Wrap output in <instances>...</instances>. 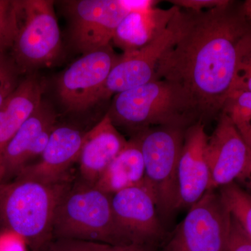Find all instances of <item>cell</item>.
<instances>
[{
	"label": "cell",
	"mask_w": 251,
	"mask_h": 251,
	"mask_svg": "<svg viewBox=\"0 0 251 251\" xmlns=\"http://www.w3.org/2000/svg\"><path fill=\"white\" fill-rule=\"evenodd\" d=\"M176 37L156 69V80L182 87L197 105L201 122L217 120L233 85L239 41L251 27L242 4L201 11L180 9Z\"/></svg>",
	"instance_id": "1"
},
{
	"label": "cell",
	"mask_w": 251,
	"mask_h": 251,
	"mask_svg": "<svg viewBox=\"0 0 251 251\" xmlns=\"http://www.w3.org/2000/svg\"><path fill=\"white\" fill-rule=\"evenodd\" d=\"M107 113L131 136L155 126L187 128L201 122L191 96L178 84L153 80L114 96Z\"/></svg>",
	"instance_id": "2"
},
{
	"label": "cell",
	"mask_w": 251,
	"mask_h": 251,
	"mask_svg": "<svg viewBox=\"0 0 251 251\" xmlns=\"http://www.w3.org/2000/svg\"><path fill=\"white\" fill-rule=\"evenodd\" d=\"M72 182L48 184L18 176L0 184V229L20 234L33 251L46 250L53 240L56 209Z\"/></svg>",
	"instance_id": "3"
},
{
	"label": "cell",
	"mask_w": 251,
	"mask_h": 251,
	"mask_svg": "<svg viewBox=\"0 0 251 251\" xmlns=\"http://www.w3.org/2000/svg\"><path fill=\"white\" fill-rule=\"evenodd\" d=\"M112 198L111 195L97 186L80 179L73 181L56 209L52 227L53 240L71 239L111 245L129 244L117 226Z\"/></svg>",
	"instance_id": "4"
},
{
	"label": "cell",
	"mask_w": 251,
	"mask_h": 251,
	"mask_svg": "<svg viewBox=\"0 0 251 251\" xmlns=\"http://www.w3.org/2000/svg\"><path fill=\"white\" fill-rule=\"evenodd\" d=\"M186 130L179 126H155L135 135L139 138L145 163L143 185L152 194L157 212L166 227L177 211L178 164Z\"/></svg>",
	"instance_id": "5"
},
{
	"label": "cell",
	"mask_w": 251,
	"mask_h": 251,
	"mask_svg": "<svg viewBox=\"0 0 251 251\" xmlns=\"http://www.w3.org/2000/svg\"><path fill=\"white\" fill-rule=\"evenodd\" d=\"M19 6L23 22L11 57L22 74L52 64L60 54L62 41L53 1H19Z\"/></svg>",
	"instance_id": "6"
},
{
	"label": "cell",
	"mask_w": 251,
	"mask_h": 251,
	"mask_svg": "<svg viewBox=\"0 0 251 251\" xmlns=\"http://www.w3.org/2000/svg\"><path fill=\"white\" fill-rule=\"evenodd\" d=\"M231 222L232 215L219 191H208L188 209L159 251H225Z\"/></svg>",
	"instance_id": "7"
},
{
	"label": "cell",
	"mask_w": 251,
	"mask_h": 251,
	"mask_svg": "<svg viewBox=\"0 0 251 251\" xmlns=\"http://www.w3.org/2000/svg\"><path fill=\"white\" fill-rule=\"evenodd\" d=\"M72 45L82 54L110 45L117 26L130 11L127 0L66 2Z\"/></svg>",
	"instance_id": "8"
},
{
	"label": "cell",
	"mask_w": 251,
	"mask_h": 251,
	"mask_svg": "<svg viewBox=\"0 0 251 251\" xmlns=\"http://www.w3.org/2000/svg\"><path fill=\"white\" fill-rule=\"evenodd\" d=\"M120 57L110 44L82 54L63 72L57 92L67 111L84 112L99 103L109 74Z\"/></svg>",
	"instance_id": "9"
},
{
	"label": "cell",
	"mask_w": 251,
	"mask_h": 251,
	"mask_svg": "<svg viewBox=\"0 0 251 251\" xmlns=\"http://www.w3.org/2000/svg\"><path fill=\"white\" fill-rule=\"evenodd\" d=\"M206 158L210 172L209 190L236 181L246 184L251 177V148L230 117L222 112L209 136Z\"/></svg>",
	"instance_id": "10"
},
{
	"label": "cell",
	"mask_w": 251,
	"mask_h": 251,
	"mask_svg": "<svg viewBox=\"0 0 251 251\" xmlns=\"http://www.w3.org/2000/svg\"><path fill=\"white\" fill-rule=\"evenodd\" d=\"M112 205L117 226L128 244L159 249L169 235L152 194L144 185L115 193Z\"/></svg>",
	"instance_id": "11"
},
{
	"label": "cell",
	"mask_w": 251,
	"mask_h": 251,
	"mask_svg": "<svg viewBox=\"0 0 251 251\" xmlns=\"http://www.w3.org/2000/svg\"><path fill=\"white\" fill-rule=\"evenodd\" d=\"M176 12L166 30L156 39L143 49L120 55L109 74L99 102L156 80L158 63L176 37Z\"/></svg>",
	"instance_id": "12"
},
{
	"label": "cell",
	"mask_w": 251,
	"mask_h": 251,
	"mask_svg": "<svg viewBox=\"0 0 251 251\" xmlns=\"http://www.w3.org/2000/svg\"><path fill=\"white\" fill-rule=\"evenodd\" d=\"M56 123L55 112L43 100L5 148L0 163V184L16 179L40 158Z\"/></svg>",
	"instance_id": "13"
},
{
	"label": "cell",
	"mask_w": 251,
	"mask_h": 251,
	"mask_svg": "<svg viewBox=\"0 0 251 251\" xmlns=\"http://www.w3.org/2000/svg\"><path fill=\"white\" fill-rule=\"evenodd\" d=\"M205 126L198 122L185 131L178 164L177 211L189 209L209 190L210 172L206 158L209 135Z\"/></svg>",
	"instance_id": "14"
},
{
	"label": "cell",
	"mask_w": 251,
	"mask_h": 251,
	"mask_svg": "<svg viewBox=\"0 0 251 251\" xmlns=\"http://www.w3.org/2000/svg\"><path fill=\"white\" fill-rule=\"evenodd\" d=\"M85 133L72 126H56L39 161L18 176L48 184L71 180L69 170L78 161Z\"/></svg>",
	"instance_id": "15"
},
{
	"label": "cell",
	"mask_w": 251,
	"mask_h": 251,
	"mask_svg": "<svg viewBox=\"0 0 251 251\" xmlns=\"http://www.w3.org/2000/svg\"><path fill=\"white\" fill-rule=\"evenodd\" d=\"M127 142L108 114H105L84 135L78 158L80 181L95 186L109 165L125 149Z\"/></svg>",
	"instance_id": "16"
},
{
	"label": "cell",
	"mask_w": 251,
	"mask_h": 251,
	"mask_svg": "<svg viewBox=\"0 0 251 251\" xmlns=\"http://www.w3.org/2000/svg\"><path fill=\"white\" fill-rule=\"evenodd\" d=\"M178 9L175 6L168 9L154 6L130 11L117 26L112 42L123 53L143 49L166 30Z\"/></svg>",
	"instance_id": "17"
},
{
	"label": "cell",
	"mask_w": 251,
	"mask_h": 251,
	"mask_svg": "<svg viewBox=\"0 0 251 251\" xmlns=\"http://www.w3.org/2000/svg\"><path fill=\"white\" fill-rule=\"evenodd\" d=\"M44 81L29 75L20 82L0 108V163L8 144L43 102Z\"/></svg>",
	"instance_id": "18"
},
{
	"label": "cell",
	"mask_w": 251,
	"mask_h": 251,
	"mask_svg": "<svg viewBox=\"0 0 251 251\" xmlns=\"http://www.w3.org/2000/svg\"><path fill=\"white\" fill-rule=\"evenodd\" d=\"M145 173L139 138L134 135L109 165L95 186L113 196L122 190L143 185Z\"/></svg>",
	"instance_id": "19"
},
{
	"label": "cell",
	"mask_w": 251,
	"mask_h": 251,
	"mask_svg": "<svg viewBox=\"0 0 251 251\" xmlns=\"http://www.w3.org/2000/svg\"><path fill=\"white\" fill-rule=\"evenodd\" d=\"M225 205L251 240V194L232 182L219 188Z\"/></svg>",
	"instance_id": "20"
},
{
	"label": "cell",
	"mask_w": 251,
	"mask_h": 251,
	"mask_svg": "<svg viewBox=\"0 0 251 251\" xmlns=\"http://www.w3.org/2000/svg\"><path fill=\"white\" fill-rule=\"evenodd\" d=\"M222 112L230 117L243 138L251 148V92H232L225 104Z\"/></svg>",
	"instance_id": "21"
},
{
	"label": "cell",
	"mask_w": 251,
	"mask_h": 251,
	"mask_svg": "<svg viewBox=\"0 0 251 251\" xmlns=\"http://www.w3.org/2000/svg\"><path fill=\"white\" fill-rule=\"evenodd\" d=\"M19 26V1L0 0V54L12 49Z\"/></svg>",
	"instance_id": "22"
},
{
	"label": "cell",
	"mask_w": 251,
	"mask_h": 251,
	"mask_svg": "<svg viewBox=\"0 0 251 251\" xmlns=\"http://www.w3.org/2000/svg\"><path fill=\"white\" fill-rule=\"evenodd\" d=\"M46 251H159L156 248L140 244L111 245L103 243L57 239L52 241Z\"/></svg>",
	"instance_id": "23"
},
{
	"label": "cell",
	"mask_w": 251,
	"mask_h": 251,
	"mask_svg": "<svg viewBox=\"0 0 251 251\" xmlns=\"http://www.w3.org/2000/svg\"><path fill=\"white\" fill-rule=\"evenodd\" d=\"M234 92L251 93V24L238 46L237 65L231 94Z\"/></svg>",
	"instance_id": "24"
},
{
	"label": "cell",
	"mask_w": 251,
	"mask_h": 251,
	"mask_svg": "<svg viewBox=\"0 0 251 251\" xmlns=\"http://www.w3.org/2000/svg\"><path fill=\"white\" fill-rule=\"evenodd\" d=\"M20 74L11 55L6 52L0 54V108L19 85Z\"/></svg>",
	"instance_id": "25"
},
{
	"label": "cell",
	"mask_w": 251,
	"mask_h": 251,
	"mask_svg": "<svg viewBox=\"0 0 251 251\" xmlns=\"http://www.w3.org/2000/svg\"><path fill=\"white\" fill-rule=\"evenodd\" d=\"M225 251H251V240L232 216L230 233Z\"/></svg>",
	"instance_id": "26"
},
{
	"label": "cell",
	"mask_w": 251,
	"mask_h": 251,
	"mask_svg": "<svg viewBox=\"0 0 251 251\" xmlns=\"http://www.w3.org/2000/svg\"><path fill=\"white\" fill-rule=\"evenodd\" d=\"M27 242L20 234L0 229V251H27Z\"/></svg>",
	"instance_id": "27"
},
{
	"label": "cell",
	"mask_w": 251,
	"mask_h": 251,
	"mask_svg": "<svg viewBox=\"0 0 251 251\" xmlns=\"http://www.w3.org/2000/svg\"><path fill=\"white\" fill-rule=\"evenodd\" d=\"M226 1L227 0H170L168 1L180 9L201 11L224 4Z\"/></svg>",
	"instance_id": "28"
},
{
	"label": "cell",
	"mask_w": 251,
	"mask_h": 251,
	"mask_svg": "<svg viewBox=\"0 0 251 251\" xmlns=\"http://www.w3.org/2000/svg\"><path fill=\"white\" fill-rule=\"evenodd\" d=\"M244 13L251 24V0H247L242 3Z\"/></svg>",
	"instance_id": "29"
},
{
	"label": "cell",
	"mask_w": 251,
	"mask_h": 251,
	"mask_svg": "<svg viewBox=\"0 0 251 251\" xmlns=\"http://www.w3.org/2000/svg\"><path fill=\"white\" fill-rule=\"evenodd\" d=\"M245 185H247V186L251 189V179L247 181V184Z\"/></svg>",
	"instance_id": "30"
}]
</instances>
